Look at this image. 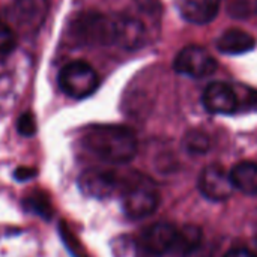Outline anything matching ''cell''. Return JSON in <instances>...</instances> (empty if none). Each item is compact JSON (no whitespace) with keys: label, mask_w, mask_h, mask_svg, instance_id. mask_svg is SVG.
Wrapping results in <instances>:
<instances>
[{"label":"cell","mask_w":257,"mask_h":257,"mask_svg":"<svg viewBox=\"0 0 257 257\" xmlns=\"http://www.w3.org/2000/svg\"><path fill=\"white\" fill-rule=\"evenodd\" d=\"M83 143L99 160L113 164L130 163L137 154V137L123 125H93L86 130Z\"/></svg>","instance_id":"cell-1"},{"label":"cell","mask_w":257,"mask_h":257,"mask_svg":"<svg viewBox=\"0 0 257 257\" xmlns=\"http://www.w3.org/2000/svg\"><path fill=\"white\" fill-rule=\"evenodd\" d=\"M72 36L83 45H108L117 38V17L99 12H83L71 26Z\"/></svg>","instance_id":"cell-2"},{"label":"cell","mask_w":257,"mask_h":257,"mask_svg":"<svg viewBox=\"0 0 257 257\" xmlns=\"http://www.w3.org/2000/svg\"><path fill=\"white\" fill-rule=\"evenodd\" d=\"M98 86H99L98 72L87 62L83 60L69 62L59 72L60 90L74 99L89 98L96 92Z\"/></svg>","instance_id":"cell-3"},{"label":"cell","mask_w":257,"mask_h":257,"mask_svg":"<svg viewBox=\"0 0 257 257\" xmlns=\"http://www.w3.org/2000/svg\"><path fill=\"white\" fill-rule=\"evenodd\" d=\"M160 205V193L157 187L146 178L139 176L125 187L122 194V208L128 218L140 220L152 215Z\"/></svg>","instance_id":"cell-4"},{"label":"cell","mask_w":257,"mask_h":257,"mask_svg":"<svg viewBox=\"0 0 257 257\" xmlns=\"http://www.w3.org/2000/svg\"><path fill=\"white\" fill-rule=\"evenodd\" d=\"M48 14L47 0H14L6 11L9 26L21 32H36Z\"/></svg>","instance_id":"cell-5"},{"label":"cell","mask_w":257,"mask_h":257,"mask_svg":"<svg viewBox=\"0 0 257 257\" xmlns=\"http://www.w3.org/2000/svg\"><path fill=\"white\" fill-rule=\"evenodd\" d=\"M173 68L179 74L190 75L193 78H203L215 72L217 60L203 47L190 45L179 51Z\"/></svg>","instance_id":"cell-6"},{"label":"cell","mask_w":257,"mask_h":257,"mask_svg":"<svg viewBox=\"0 0 257 257\" xmlns=\"http://www.w3.org/2000/svg\"><path fill=\"white\" fill-rule=\"evenodd\" d=\"M197 187L206 199L214 202H224L230 199L235 191L230 172L217 163L209 164L202 170Z\"/></svg>","instance_id":"cell-7"},{"label":"cell","mask_w":257,"mask_h":257,"mask_svg":"<svg viewBox=\"0 0 257 257\" xmlns=\"http://www.w3.org/2000/svg\"><path fill=\"white\" fill-rule=\"evenodd\" d=\"M77 185L80 191L87 197L107 199L117 191L120 181L117 175L111 170L87 169L80 173L77 179Z\"/></svg>","instance_id":"cell-8"},{"label":"cell","mask_w":257,"mask_h":257,"mask_svg":"<svg viewBox=\"0 0 257 257\" xmlns=\"http://www.w3.org/2000/svg\"><path fill=\"white\" fill-rule=\"evenodd\" d=\"M178 229L170 223H155L143 229L139 238V245L151 256H164L173 251Z\"/></svg>","instance_id":"cell-9"},{"label":"cell","mask_w":257,"mask_h":257,"mask_svg":"<svg viewBox=\"0 0 257 257\" xmlns=\"http://www.w3.org/2000/svg\"><path fill=\"white\" fill-rule=\"evenodd\" d=\"M203 105L214 114H232L239 108V98L236 90L223 81L211 83L202 96Z\"/></svg>","instance_id":"cell-10"},{"label":"cell","mask_w":257,"mask_h":257,"mask_svg":"<svg viewBox=\"0 0 257 257\" xmlns=\"http://www.w3.org/2000/svg\"><path fill=\"white\" fill-rule=\"evenodd\" d=\"M178 8L187 21L206 24L217 17L220 11V0H178Z\"/></svg>","instance_id":"cell-11"},{"label":"cell","mask_w":257,"mask_h":257,"mask_svg":"<svg viewBox=\"0 0 257 257\" xmlns=\"http://www.w3.org/2000/svg\"><path fill=\"white\" fill-rule=\"evenodd\" d=\"M256 45V39L242 29H227L217 39V48L224 54H242L251 51Z\"/></svg>","instance_id":"cell-12"},{"label":"cell","mask_w":257,"mask_h":257,"mask_svg":"<svg viewBox=\"0 0 257 257\" xmlns=\"http://www.w3.org/2000/svg\"><path fill=\"white\" fill-rule=\"evenodd\" d=\"M146 39L145 24L134 17H117L116 44L123 48H139Z\"/></svg>","instance_id":"cell-13"},{"label":"cell","mask_w":257,"mask_h":257,"mask_svg":"<svg viewBox=\"0 0 257 257\" xmlns=\"http://www.w3.org/2000/svg\"><path fill=\"white\" fill-rule=\"evenodd\" d=\"M230 178L233 187L244 194H257V163L241 161L230 170Z\"/></svg>","instance_id":"cell-14"},{"label":"cell","mask_w":257,"mask_h":257,"mask_svg":"<svg viewBox=\"0 0 257 257\" xmlns=\"http://www.w3.org/2000/svg\"><path fill=\"white\" fill-rule=\"evenodd\" d=\"M202 238H203V235H202L200 227H197L194 224H187V226L178 229L173 253L181 254V256H187V254L193 253L194 250H197L200 247Z\"/></svg>","instance_id":"cell-15"},{"label":"cell","mask_w":257,"mask_h":257,"mask_svg":"<svg viewBox=\"0 0 257 257\" xmlns=\"http://www.w3.org/2000/svg\"><path fill=\"white\" fill-rule=\"evenodd\" d=\"M227 14L236 20H247L257 15V0H227Z\"/></svg>","instance_id":"cell-16"},{"label":"cell","mask_w":257,"mask_h":257,"mask_svg":"<svg viewBox=\"0 0 257 257\" xmlns=\"http://www.w3.org/2000/svg\"><path fill=\"white\" fill-rule=\"evenodd\" d=\"M184 146H185V149L190 154L200 155V154H206L209 151L211 142H209V137L205 133L197 131V130H193V131H190V133L185 134V137H184Z\"/></svg>","instance_id":"cell-17"},{"label":"cell","mask_w":257,"mask_h":257,"mask_svg":"<svg viewBox=\"0 0 257 257\" xmlns=\"http://www.w3.org/2000/svg\"><path fill=\"white\" fill-rule=\"evenodd\" d=\"M17 47V35L9 24L0 23V56L12 53Z\"/></svg>","instance_id":"cell-18"},{"label":"cell","mask_w":257,"mask_h":257,"mask_svg":"<svg viewBox=\"0 0 257 257\" xmlns=\"http://www.w3.org/2000/svg\"><path fill=\"white\" fill-rule=\"evenodd\" d=\"M17 130L24 137H32L36 133V122L30 111L23 113L17 120Z\"/></svg>","instance_id":"cell-19"},{"label":"cell","mask_w":257,"mask_h":257,"mask_svg":"<svg viewBox=\"0 0 257 257\" xmlns=\"http://www.w3.org/2000/svg\"><path fill=\"white\" fill-rule=\"evenodd\" d=\"M30 208L35 212H38L39 215H42L44 218L51 217V206L48 203V199H45V196H33V197H30Z\"/></svg>","instance_id":"cell-20"},{"label":"cell","mask_w":257,"mask_h":257,"mask_svg":"<svg viewBox=\"0 0 257 257\" xmlns=\"http://www.w3.org/2000/svg\"><path fill=\"white\" fill-rule=\"evenodd\" d=\"M14 176L17 181L20 182H24V181H29L32 178L36 176V170L32 169V167H18L15 172H14Z\"/></svg>","instance_id":"cell-21"},{"label":"cell","mask_w":257,"mask_h":257,"mask_svg":"<svg viewBox=\"0 0 257 257\" xmlns=\"http://www.w3.org/2000/svg\"><path fill=\"white\" fill-rule=\"evenodd\" d=\"M224 257H257L253 251L247 250V248H232L230 251H227Z\"/></svg>","instance_id":"cell-22"}]
</instances>
